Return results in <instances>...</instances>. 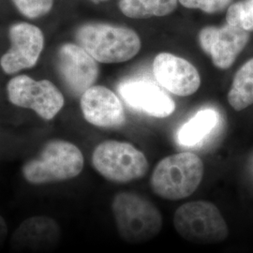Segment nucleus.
Instances as JSON below:
<instances>
[{
    "mask_svg": "<svg viewBox=\"0 0 253 253\" xmlns=\"http://www.w3.org/2000/svg\"><path fill=\"white\" fill-rule=\"evenodd\" d=\"M78 45L100 63H121L134 57L142 42L130 28L108 24H86L76 32Z\"/></svg>",
    "mask_w": 253,
    "mask_h": 253,
    "instance_id": "nucleus-1",
    "label": "nucleus"
},
{
    "mask_svg": "<svg viewBox=\"0 0 253 253\" xmlns=\"http://www.w3.org/2000/svg\"><path fill=\"white\" fill-rule=\"evenodd\" d=\"M112 210L120 237L128 244H143L158 236L163 229L161 211L133 192L118 193Z\"/></svg>",
    "mask_w": 253,
    "mask_h": 253,
    "instance_id": "nucleus-2",
    "label": "nucleus"
},
{
    "mask_svg": "<svg viewBox=\"0 0 253 253\" xmlns=\"http://www.w3.org/2000/svg\"><path fill=\"white\" fill-rule=\"evenodd\" d=\"M204 172V163L197 155L190 152L173 154L157 164L150 185L154 193L163 199H185L198 189Z\"/></svg>",
    "mask_w": 253,
    "mask_h": 253,
    "instance_id": "nucleus-3",
    "label": "nucleus"
},
{
    "mask_svg": "<svg viewBox=\"0 0 253 253\" xmlns=\"http://www.w3.org/2000/svg\"><path fill=\"white\" fill-rule=\"evenodd\" d=\"M173 226L183 239L192 244H218L229 235L225 218L219 209L208 201L180 206L174 213Z\"/></svg>",
    "mask_w": 253,
    "mask_h": 253,
    "instance_id": "nucleus-4",
    "label": "nucleus"
},
{
    "mask_svg": "<svg viewBox=\"0 0 253 253\" xmlns=\"http://www.w3.org/2000/svg\"><path fill=\"white\" fill-rule=\"evenodd\" d=\"M82 151L70 142H49L40 156L23 168L24 177L32 184H47L68 180L79 175L84 168Z\"/></svg>",
    "mask_w": 253,
    "mask_h": 253,
    "instance_id": "nucleus-5",
    "label": "nucleus"
},
{
    "mask_svg": "<svg viewBox=\"0 0 253 253\" xmlns=\"http://www.w3.org/2000/svg\"><path fill=\"white\" fill-rule=\"evenodd\" d=\"M92 164L107 180L122 184L143 178L149 169L145 154L129 143L115 140L96 146Z\"/></svg>",
    "mask_w": 253,
    "mask_h": 253,
    "instance_id": "nucleus-6",
    "label": "nucleus"
},
{
    "mask_svg": "<svg viewBox=\"0 0 253 253\" xmlns=\"http://www.w3.org/2000/svg\"><path fill=\"white\" fill-rule=\"evenodd\" d=\"M8 95L14 105L32 109L46 120L53 119L64 105L63 95L53 83L35 81L27 75H19L9 82Z\"/></svg>",
    "mask_w": 253,
    "mask_h": 253,
    "instance_id": "nucleus-7",
    "label": "nucleus"
},
{
    "mask_svg": "<svg viewBox=\"0 0 253 253\" xmlns=\"http://www.w3.org/2000/svg\"><path fill=\"white\" fill-rule=\"evenodd\" d=\"M11 47L0 59L3 71L8 74L30 69L36 65L44 46L42 30L27 23H19L10 27Z\"/></svg>",
    "mask_w": 253,
    "mask_h": 253,
    "instance_id": "nucleus-8",
    "label": "nucleus"
},
{
    "mask_svg": "<svg viewBox=\"0 0 253 253\" xmlns=\"http://www.w3.org/2000/svg\"><path fill=\"white\" fill-rule=\"evenodd\" d=\"M250 41V32L225 24L222 27H204L199 33L200 45L213 64L221 70L229 69Z\"/></svg>",
    "mask_w": 253,
    "mask_h": 253,
    "instance_id": "nucleus-9",
    "label": "nucleus"
},
{
    "mask_svg": "<svg viewBox=\"0 0 253 253\" xmlns=\"http://www.w3.org/2000/svg\"><path fill=\"white\" fill-rule=\"evenodd\" d=\"M57 67L64 83L76 96H82L93 86L99 76L96 60L78 44L67 43L61 46Z\"/></svg>",
    "mask_w": 253,
    "mask_h": 253,
    "instance_id": "nucleus-10",
    "label": "nucleus"
},
{
    "mask_svg": "<svg viewBox=\"0 0 253 253\" xmlns=\"http://www.w3.org/2000/svg\"><path fill=\"white\" fill-rule=\"evenodd\" d=\"M153 73L163 88L176 96H190L201 85L197 69L188 60L170 53H161L155 57Z\"/></svg>",
    "mask_w": 253,
    "mask_h": 253,
    "instance_id": "nucleus-11",
    "label": "nucleus"
},
{
    "mask_svg": "<svg viewBox=\"0 0 253 253\" xmlns=\"http://www.w3.org/2000/svg\"><path fill=\"white\" fill-rule=\"evenodd\" d=\"M118 92L129 107L154 118H167L175 110L172 98L152 82L127 80L119 84Z\"/></svg>",
    "mask_w": 253,
    "mask_h": 253,
    "instance_id": "nucleus-12",
    "label": "nucleus"
},
{
    "mask_svg": "<svg viewBox=\"0 0 253 253\" xmlns=\"http://www.w3.org/2000/svg\"><path fill=\"white\" fill-rule=\"evenodd\" d=\"M84 119L100 127H118L126 122L122 102L118 96L102 85H93L81 96Z\"/></svg>",
    "mask_w": 253,
    "mask_h": 253,
    "instance_id": "nucleus-13",
    "label": "nucleus"
},
{
    "mask_svg": "<svg viewBox=\"0 0 253 253\" xmlns=\"http://www.w3.org/2000/svg\"><path fill=\"white\" fill-rule=\"evenodd\" d=\"M60 239V229L53 218L33 217L25 220L11 237L14 253H50Z\"/></svg>",
    "mask_w": 253,
    "mask_h": 253,
    "instance_id": "nucleus-14",
    "label": "nucleus"
},
{
    "mask_svg": "<svg viewBox=\"0 0 253 253\" xmlns=\"http://www.w3.org/2000/svg\"><path fill=\"white\" fill-rule=\"evenodd\" d=\"M219 121L214 109H203L186 122L177 133V141L183 146H195L213 132Z\"/></svg>",
    "mask_w": 253,
    "mask_h": 253,
    "instance_id": "nucleus-15",
    "label": "nucleus"
},
{
    "mask_svg": "<svg viewBox=\"0 0 253 253\" xmlns=\"http://www.w3.org/2000/svg\"><path fill=\"white\" fill-rule=\"evenodd\" d=\"M178 0H120L119 9L126 17L147 19L172 13Z\"/></svg>",
    "mask_w": 253,
    "mask_h": 253,
    "instance_id": "nucleus-16",
    "label": "nucleus"
},
{
    "mask_svg": "<svg viewBox=\"0 0 253 253\" xmlns=\"http://www.w3.org/2000/svg\"><path fill=\"white\" fill-rule=\"evenodd\" d=\"M228 101L235 111H242L253 104V58L235 73Z\"/></svg>",
    "mask_w": 253,
    "mask_h": 253,
    "instance_id": "nucleus-17",
    "label": "nucleus"
},
{
    "mask_svg": "<svg viewBox=\"0 0 253 253\" xmlns=\"http://www.w3.org/2000/svg\"><path fill=\"white\" fill-rule=\"evenodd\" d=\"M226 22L247 32L253 31V0L238 1L231 5L227 9Z\"/></svg>",
    "mask_w": 253,
    "mask_h": 253,
    "instance_id": "nucleus-18",
    "label": "nucleus"
},
{
    "mask_svg": "<svg viewBox=\"0 0 253 253\" xmlns=\"http://www.w3.org/2000/svg\"><path fill=\"white\" fill-rule=\"evenodd\" d=\"M19 11L27 18H38L47 14L54 4V0H12Z\"/></svg>",
    "mask_w": 253,
    "mask_h": 253,
    "instance_id": "nucleus-19",
    "label": "nucleus"
},
{
    "mask_svg": "<svg viewBox=\"0 0 253 253\" xmlns=\"http://www.w3.org/2000/svg\"><path fill=\"white\" fill-rule=\"evenodd\" d=\"M185 8L198 9L207 13L222 11L229 6L231 0H178Z\"/></svg>",
    "mask_w": 253,
    "mask_h": 253,
    "instance_id": "nucleus-20",
    "label": "nucleus"
},
{
    "mask_svg": "<svg viewBox=\"0 0 253 253\" xmlns=\"http://www.w3.org/2000/svg\"><path fill=\"white\" fill-rule=\"evenodd\" d=\"M7 234H8V228H7V224L4 220V218L0 216V248L5 242L6 237H7Z\"/></svg>",
    "mask_w": 253,
    "mask_h": 253,
    "instance_id": "nucleus-21",
    "label": "nucleus"
},
{
    "mask_svg": "<svg viewBox=\"0 0 253 253\" xmlns=\"http://www.w3.org/2000/svg\"><path fill=\"white\" fill-rule=\"evenodd\" d=\"M91 1H93V2H95V3H99V2H102V1H107V0H91Z\"/></svg>",
    "mask_w": 253,
    "mask_h": 253,
    "instance_id": "nucleus-22",
    "label": "nucleus"
}]
</instances>
